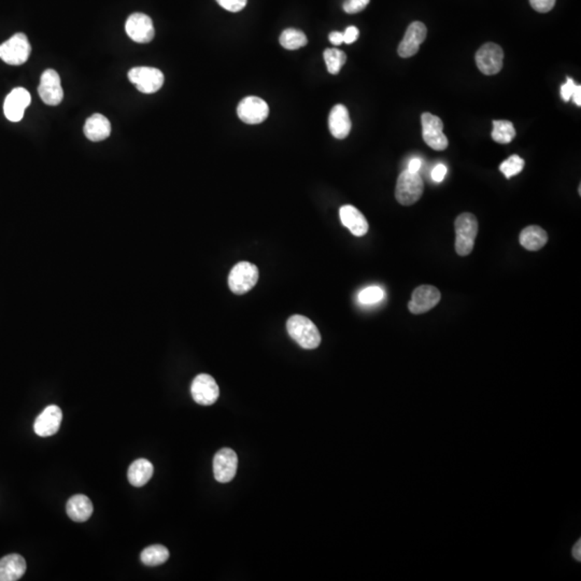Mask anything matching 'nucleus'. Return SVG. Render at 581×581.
<instances>
[{
    "instance_id": "nucleus-1",
    "label": "nucleus",
    "mask_w": 581,
    "mask_h": 581,
    "mask_svg": "<svg viewBox=\"0 0 581 581\" xmlns=\"http://www.w3.org/2000/svg\"><path fill=\"white\" fill-rule=\"evenodd\" d=\"M287 330L289 337L301 348L312 350L320 346L321 335L318 327L304 315L289 317L287 322Z\"/></svg>"
},
{
    "instance_id": "nucleus-2",
    "label": "nucleus",
    "mask_w": 581,
    "mask_h": 581,
    "mask_svg": "<svg viewBox=\"0 0 581 581\" xmlns=\"http://www.w3.org/2000/svg\"><path fill=\"white\" fill-rule=\"evenodd\" d=\"M455 227V251L461 257L471 255L478 234V221L469 212L460 214L454 222Z\"/></svg>"
},
{
    "instance_id": "nucleus-3",
    "label": "nucleus",
    "mask_w": 581,
    "mask_h": 581,
    "mask_svg": "<svg viewBox=\"0 0 581 581\" xmlns=\"http://www.w3.org/2000/svg\"><path fill=\"white\" fill-rule=\"evenodd\" d=\"M424 191V183L419 172L414 174L404 170L400 174L396 183L395 198L402 206H412L421 198Z\"/></svg>"
},
{
    "instance_id": "nucleus-4",
    "label": "nucleus",
    "mask_w": 581,
    "mask_h": 581,
    "mask_svg": "<svg viewBox=\"0 0 581 581\" xmlns=\"http://www.w3.org/2000/svg\"><path fill=\"white\" fill-rule=\"evenodd\" d=\"M31 47L25 33H17L0 45V59L8 65L20 66L29 61Z\"/></svg>"
},
{
    "instance_id": "nucleus-5",
    "label": "nucleus",
    "mask_w": 581,
    "mask_h": 581,
    "mask_svg": "<svg viewBox=\"0 0 581 581\" xmlns=\"http://www.w3.org/2000/svg\"><path fill=\"white\" fill-rule=\"evenodd\" d=\"M259 280V269L253 264L240 262L236 264L229 276V287L237 295L246 294L253 289Z\"/></svg>"
},
{
    "instance_id": "nucleus-6",
    "label": "nucleus",
    "mask_w": 581,
    "mask_h": 581,
    "mask_svg": "<svg viewBox=\"0 0 581 581\" xmlns=\"http://www.w3.org/2000/svg\"><path fill=\"white\" fill-rule=\"evenodd\" d=\"M128 79L136 85L137 90L144 94H153L162 89L164 84V75L162 71L153 67H134L128 71Z\"/></svg>"
},
{
    "instance_id": "nucleus-7",
    "label": "nucleus",
    "mask_w": 581,
    "mask_h": 581,
    "mask_svg": "<svg viewBox=\"0 0 581 581\" xmlns=\"http://www.w3.org/2000/svg\"><path fill=\"white\" fill-rule=\"evenodd\" d=\"M422 136L430 148L444 151L448 148V138L444 134V123L438 116L425 112L421 116Z\"/></svg>"
},
{
    "instance_id": "nucleus-8",
    "label": "nucleus",
    "mask_w": 581,
    "mask_h": 581,
    "mask_svg": "<svg viewBox=\"0 0 581 581\" xmlns=\"http://www.w3.org/2000/svg\"><path fill=\"white\" fill-rule=\"evenodd\" d=\"M503 49L497 43L483 45L476 53V64L483 75H493L503 68Z\"/></svg>"
},
{
    "instance_id": "nucleus-9",
    "label": "nucleus",
    "mask_w": 581,
    "mask_h": 581,
    "mask_svg": "<svg viewBox=\"0 0 581 581\" xmlns=\"http://www.w3.org/2000/svg\"><path fill=\"white\" fill-rule=\"evenodd\" d=\"M38 93L43 102L47 106H59L63 102L64 92L61 87V77L56 71L47 69L43 73L40 84L38 86Z\"/></svg>"
},
{
    "instance_id": "nucleus-10",
    "label": "nucleus",
    "mask_w": 581,
    "mask_h": 581,
    "mask_svg": "<svg viewBox=\"0 0 581 581\" xmlns=\"http://www.w3.org/2000/svg\"><path fill=\"white\" fill-rule=\"evenodd\" d=\"M237 114L246 124H259L269 116V105L259 97H246L238 105Z\"/></svg>"
},
{
    "instance_id": "nucleus-11",
    "label": "nucleus",
    "mask_w": 581,
    "mask_h": 581,
    "mask_svg": "<svg viewBox=\"0 0 581 581\" xmlns=\"http://www.w3.org/2000/svg\"><path fill=\"white\" fill-rule=\"evenodd\" d=\"M128 37L137 43H149L153 40L156 31L153 22L144 13H133L125 24Z\"/></svg>"
},
{
    "instance_id": "nucleus-12",
    "label": "nucleus",
    "mask_w": 581,
    "mask_h": 581,
    "mask_svg": "<svg viewBox=\"0 0 581 581\" xmlns=\"http://www.w3.org/2000/svg\"><path fill=\"white\" fill-rule=\"evenodd\" d=\"M191 393L193 400L203 406L213 405L220 395L219 386L213 377L200 374L192 382Z\"/></svg>"
},
{
    "instance_id": "nucleus-13",
    "label": "nucleus",
    "mask_w": 581,
    "mask_h": 581,
    "mask_svg": "<svg viewBox=\"0 0 581 581\" xmlns=\"http://www.w3.org/2000/svg\"><path fill=\"white\" fill-rule=\"evenodd\" d=\"M238 458L234 450L223 448L213 459L214 478L218 483H229L237 473Z\"/></svg>"
},
{
    "instance_id": "nucleus-14",
    "label": "nucleus",
    "mask_w": 581,
    "mask_h": 581,
    "mask_svg": "<svg viewBox=\"0 0 581 581\" xmlns=\"http://www.w3.org/2000/svg\"><path fill=\"white\" fill-rule=\"evenodd\" d=\"M442 299L439 289L432 285L416 287L412 295L408 308L414 315H422L433 309Z\"/></svg>"
},
{
    "instance_id": "nucleus-15",
    "label": "nucleus",
    "mask_w": 581,
    "mask_h": 581,
    "mask_svg": "<svg viewBox=\"0 0 581 581\" xmlns=\"http://www.w3.org/2000/svg\"><path fill=\"white\" fill-rule=\"evenodd\" d=\"M31 96L24 87H17L6 97L3 103V113L11 122H20L24 118V113L31 105Z\"/></svg>"
},
{
    "instance_id": "nucleus-16",
    "label": "nucleus",
    "mask_w": 581,
    "mask_h": 581,
    "mask_svg": "<svg viewBox=\"0 0 581 581\" xmlns=\"http://www.w3.org/2000/svg\"><path fill=\"white\" fill-rule=\"evenodd\" d=\"M428 29L422 22H414L410 24L402 43L398 45V55L402 59L414 56L419 52L420 45L425 40Z\"/></svg>"
},
{
    "instance_id": "nucleus-17",
    "label": "nucleus",
    "mask_w": 581,
    "mask_h": 581,
    "mask_svg": "<svg viewBox=\"0 0 581 581\" xmlns=\"http://www.w3.org/2000/svg\"><path fill=\"white\" fill-rule=\"evenodd\" d=\"M63 420V412L56 405L47 406L39 416H37L33 430L35 433L40 437H50L55 435L61 428Z\"/></svg>"
},
{
    "instance_id": "nucleus-18",
    "label": "nucleus",
    "mask_w": 581,
    "mask_h": 581,
    "mask_svg": "<svg viewBox=\"0 0 581 581\" xmlns=\"http://www.w3.org/2000/svg\"><path fill=\"white\" fill-rule=\"evenodd\" d=\"M352 128L350 114L344 105H336L331 110L329 116V128L331 134L336 139H345L349 136Z\"/></svg>"
},
{
    "instance_id": "nucleus-19",
    "label": "nucleus",
    "mask_w": 581,
    "mask_h": 581,
    "mask_svg": "<svg viewBox=\"0 0 581 581\" xmlns=\"http://www.w3.org/2000/svg\"><path fill=\"white\" fill-rule=\"evenodd\" d=\"M339 216H340L342 225L346 226L353 235L362 237L368 233L370 229L368 220L356 207L351 205L344 206L340 208Z\"/></svg>"
},
{
    "instance_id": "nucleus-20",
    "label": "nucleus",
    "mask_w": 581,
    "mask_h": 581,
    "mask_svg": "<svg viewBox=\"0 0 581 581\" xmlns=\"http://www.w3.org/2000/svg\"><path fill=\"white\" fill-rule=\"evenodd\" d=\"M27 562L17 553L6 555L0 560V581H17L27 572Z\"/></svg>"
},
{
    "instance_id": "nucleus-21",
    "label": "nucleus",
    "mask_w": 581,
    "mask_h": 581,
    "mask_svg": "<svg viewBox=\"0 0 581 581\" xmlns=\"http://www.w3.org/2000/svg\"><path fill=\"white\" fill-rule=\"evenodd\" d=\"M84 134L91 142H103L110 136V121L99 113L93 114L85 122Z\"/></svg>"
},
{
    "instance_id": "nucleus-22",
    "label": "nucleus",
    "mask_w": 581,
    "mask_h": 581,
    "mask_svg": "<svg viewBox=\"0 0 581 581\" xmlns=\"http://www.w3.org/2000/svg\"><path fill=\"white\" fill-rule=\"evenodd\" d=\"M93 504L89 497L77 495L69 499L66 511L68 517L75 522H85L93 513Z\"/></svg>"
},
{
    "instance_id": "nucleus-23",
    "label": "nucleus",
    "mask_w": 581,
    "mask_h": 581,
    "mask_svg": "<svg viewBox=\"0 0 581 581\" xmlns=\"http://www.w3.org/2000/svg\"><path fill=\"white\" fill-rule=\"evenodd\" d=\"M153 465L146 459H138L133 462L128 469V478L134 487H144L153 476Z\"/></svg>"
},
{
    "instance_id": "nucleus-24",
    "label": "nucleus",
    "mask_w": 581,
    "mask_h": 581,
    "mask_svg": "<svg viewBox=\"0 0 581 581\" xmlns=\"http://www.w3.org/2000/svg\"><path fill=\"white\" fill-rule=\"evenodd\" d=\"M547 241H548V235L546 231L539 226H527L521 232V246L529 251H538L546 246Z\"/></svg>"
},
{
    "instance_id": "nucleus-25",
    "label": "nucleus",
    "mask_w": 581,
    "mask_h": 581,
    "mask_svg": "<svg viewBox=\"0 0 581 581\" xmlns=\"http://www.w3.org/2000/svg\"><path fill=\"white\" fill-rule=\"evenodd\" d=\"M140 559L146 566H158L169 559V551L162 545H152L142 551Z\"/></svg>"
},
{
    "instance_id": "nucleus-26",
    "label": "nucleus",
    "mask_w": 581,
    "mask_h": 581,
    "mask_svg": "<svg viewBox=\"0 0 581 581\" xmlns=\"http://www.w3.org/2000/svg\"><path fill=\"white\" fill-rule=\"evenodd\" d=\"M279 43L287 50H299L308 43L306 35L301 31L294 29H287L282 31L279 38Z\"/></svg>"
},
{
    "instance_id": "nucleus-27",
    "label": "nucleus",
    "mask_w": 581,
    "mask_h": 581,
    "mask_svg": "<svg viewBox=\"0 0 581 581\" xmlns=\"http://www.w3.org/2000/svg\"><path fill=\"white\" fill-rule=\"evenodd\" d=\"M515 137V130L511 121H493L492 138L497 144H507L513 142Z\"/></svg>"
},
{
    "instance_id": "nucleus-28",
    "label": "nucleus",
    "mask_w": 581,
    "mask_h": 581,
    "mask_svg": "<svg viewBox=\"0 0 581 581\" xmlns=\"http://www.w3.org/2000/svg\"><path fill=\"white\" fill-rule=\"evenodd\" d=\"M323 56H324L327 70L331 75H337L346 64V53L342 52V50L336 49V47L325 50Z\"/></svg>"
},
{
    "instance_id": "nucleus-29",
    "label": "nucleus",
    "mask_w": 581,
    "mask_h": 581,
    "mask_svg": "<svg viewBox=\"0 0 581 581\" xmlns=\"http://www.w3.org/2000/svg\"><path fill=\"white\" fill-rule=\"evenodd\" d=\"M523 168H525V160L519 156H511L499 165V170L505 174L507 179H511V176L520 174Z\"/></svg>"
},
{
    "instance_id": "nucleus-30",
    "label": "nucleus",
    "mask_w": 581,
    "mask_h": 581,
    "mask_svg": "<svg viewBox=\"0 0 581 581\" xmlns=\"http://www.w3.org/2000/svg\"><path fill=\"white\" fill-rule=\"evenodd\" d=\"M384 297V289L379 287H370L363 289L359 294L361 304L372 305L382 301Z\"/></svg>"
},
{
    "instance_id": "nucleus-31",
    "label": "nucleus",
    "mask_w": 581,
    "mask_h": 581,
    "mask_svg": "<svg viewBox=\"0 0 581 581\" xmlns=\"http://www.w3.org/2000/svg\"><path fill=\"white\" fill-rule=\"evenodd\" d=\"M370 0H346L344 3L345 12L349 15H354L359 12L363 11L365 8L368 7Z\"/></svg>"
},
{
    "instance_id": "nucleus-32",
    "label": "nucleus",
    "mask_w": 581,
    "mask_h": 581,
    "mask_svg": "<svg viewBox=\"0 0 581 581\" xmlns=\"http://www.w3.org/2000/svg\"><path fill=\"white\" fill-rule=\"evenodd\" d=\"M248 0H217L223 9L229 12H239L246 7Z\"/></svg>"
},
{
    "instance_id": "nucleus-33",
    "label": "nucleus",
    "mask_w": 581,
    "mask_h": 581,
    "mask_svg": "<svg viewBox=\"0 0 581 581\" xmlns=\"http://www.w3.org/2000/svg\"><path fill=\"white\" fill-rule=\"evenodd\" d=\"M555 1L557 0H529V3L535 11L539 12V13H547V12L553 9Z\"/></svg>"
},
{
    "instance_id": "nucleus-34",
    "label": "nucleus",
    "mask_w": 581,
    "mask_h": 581,
    "mask_svg": "<svg viewBox=\"0 0 581 581\" xmlns=\"http://www.w3.org/2000/svg\"><path fill=\"white\" fill-rule=\"evenodd\" d=\"M577 84H575V81L572 78L567 77L566 82L561 86V96L565 103L570 102L572 99L573 94L576 90Z\"/></svg>"
},
{
    "instance_id": "nucleus-35",
    "label": "nucleus",
    "mask_w": 581,
    "mask_h": 581,
    "mask_svg": "<svg viewBox=\"0 0 581 581\" xmlns=\"http://www.w3.org/2000/svg\"><path fill=\"white\" fill-rule=\"evenodd\" d=\"M359 35H360V31L356 27H349L344 33V43L347 45L356 43L358 40Z\"/></svg>"
},
{
    "instance_id": "nucleus-36",
    "label": "nucleus",
    "mask_w": 581,
    "mask_h": 581,
    "mask_svg": "<svg viewBox=\"0 0 581 581\" xmlns=\"http://www.w3.org/2000/svg\"><path fill=\"white\" fill-rule=\"evenodd\" d=\"M447 167L444 164H438L432 170V179L435 182H442L445 179L446 174H447Z\"/></svg>"
},
{
    "instance_id": "nucleus-37",
    "label": "nucleus",
    "mask_w": 581,
    "mask_h": 581,
    "mask_svg": "<svg viewBox=\"0 0 581 581\" xmlns=\"http://www.w3.org/2000/svg\"><path fill=\"white\" fill-rule=\"evenodd\" d=\"M329 39H330V43L334 45H340L342 43H344V33H340V31H332L329 36Z\"/></svg>"
},
{
    "instance_id": "nucleus-38",
    "label": "nucleus",
    "mask_w": 581,
    "mask_h": 581,
    "mask_svg": "<svg viewBox=\"0 0 581 581\" xmlns=\"http://www.w3.org/2000/svg\"><path fill=\"white\" fill-rule=\"evenodd\" d=\"M422 162L420 158H412V160L409 162V165H408V169L410 172H414V174H418L419 172L420 168H421Z\"/></svg>"
},
{
    "instance_id": "nucleus-39",
    "label": "nucleus",
    "mask_w": 581,
    "mask_h": 581,
    "mask_svg": "<svg viewBox=\"0 0 581 581\" xmlns=\"http://www.w3.org/2000/svg\"><path fill=\"white\" fill-rule=\"evenodd\" d=\"M572 99L574 100V103L577 105V106H581V85H577L576 90H575L574 94H573Z\"/></svg>"
},
{
    "instance_id": "nucleus-40",
    "label": "nucleus",
    "mask_w": 581,
    "mask_h": 581,
    "mask_svg": "<svg viewBox=\"0 0 581 581\" xmlns=\"http://www.w3.org/2000/svg\"><path fill=\"white\" fill-rule=\"evenodd\" d=\"M581 541H577V544L575 545L574 548H573V555H574V558L576 559L577 561L581 560Z\"/></svg>"
}]
</instances>
